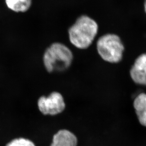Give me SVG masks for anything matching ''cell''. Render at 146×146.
Listing matches in <instances>:
<instances>
[{
	"label": "cell",
	"instance_id": "8",
	"mask_svg": "<svg viewBox=\"0 0 146 146\" xmlns=\"http://www.w3.org/2000/svg\"><path fill=\"white\" fill-rule=\"evenodd\" d=\"M5 1L7 7L16 12H26L32 3V0H5Z\"/></svg>",
	"mask_w": 146,
	"mask_h": 146
},
{
	"label": "cell",
	"instance_id": "10",
	"mask_svg": "<svg viewBox=\"0 0 146 146\" xmlns=\"http://www.w3.org/2000/svg\"><path fill=\"white\" fill-rule=\"evenodd\" d=\"M144 9H145V12L146 13V0H144Z\"/></svg>",
	"mask_w": 146,
	"mask_h": 146
},
{
	"label": "cell",
	"instance_id": "7",
	"mask_svg": "<svg viewBox=\"0 0 146 146\" xmlns=\"http://www.w3.org/2000/svg\"><path fill=\"white\" fill-rule=\"evenodd\" d=\"M133 106L139 123L146 127V94H138L133 101Z\"/></svg>",
	"mask_w": 146,
	"mask_h": 146
},
{
	"label": "cell",
	"instance_id": "4",
	"mask_svg": "<svg viewBox=\"0 0 146 146\" xmlns=\"http://www.w3.org/2000/svg\"><path fill=\"white\" fill-rule=\"evenodd\" d=\"M39 111L43 115H55L65 109V104L62 95L57 92L51 93L48 96L40 97L37 102Z\"/></svg>",
	"mask_w": 146,
	"mask_h": 146
},
{
	"label": "cell",
	"instance_id": "5",
	"mask_svg": "<svg viewBox=\"0 0 146 146\" xmlns=\"http://www.w3.org/2000/svg\"><path fill=\"white\" fill-rule=\"evenodd\" d=\"M129 73L135 83L146 86V53L142 54L136 58Z\"/></svg>",
	"mask_w": 146,
	"mask_h": 146
},
{
	"label": "cell",
	"instance_id": "2",
	"mask_svg": "<svg viewBox=\"0 0 146 146\" xmlns=\"http://www.w3.org/2000/svg\"><path fill=\"white\" fill-rule=\"evenodd\" d=\"M73 58L72 53L68 47L61 43H54L45 51L43 61L47 71L52 72L68 69Z\"/></svg>",
	"mask_w": 146,
	"mask_h": 146
},
{
	"label": "cell",
	"instance_id": "1",
	"mask_svg": "<svg viewBox=\"0 0 146 146\" xmlns=\"http://www.w3.org/2000/svg\"><path fill=\"white\" fill-rule=\"evenodd\" d=\"M98 30V24L86 15L80 16L69 29L71 43L79 49H85L91 46Z\"/></svg>",
	"mask_w": 146,
	"mask_h": 146
},
{
	"label": "cell",
	"instance_id": "9",
	"mask_svg": "<svg viewBox=\"0 0 146 146\" xmlns=\"http://www.w3.org/2000/svg\"><path fill=\"white\" fill-rule=\"evenodd\" d=\"M6 146H35L34 143L26 138H20L13 139Z\"/></svg>",
	"mask_w": 146,
	"mask_h": 146
},
{
	"label": "cell",
	"instance_id": "6",
	"mask_svg": "<svg viewBox=\"0 0 146 146\" xmlns=\"http://www.w3.org/2000/svg\"><path fill=\"white\" fill-rule=\"evenodd\" d=\"M77 138L74 133L66 129H61L54 135L50 146H77Z\"/></svg>",
	"mask_w": 146,
	"mask_h": 146
},
{
	"label": "cell",
	"instance_id": "3",
	"mask_svg": "<svg viewBox=\"0 0 146 146\" xmlns=\"http://www.w3.org/2000/svg\"><path fill=\"white\" fill-rule=\"evenodd\" d=\"M98 52L106 62L119 63L123 58L124 46L119 36L114 34H107L101 36L97 42Z\"/></svg>",
	"mask_w": 146,
	"mask_h": 146
}]
</instances>
